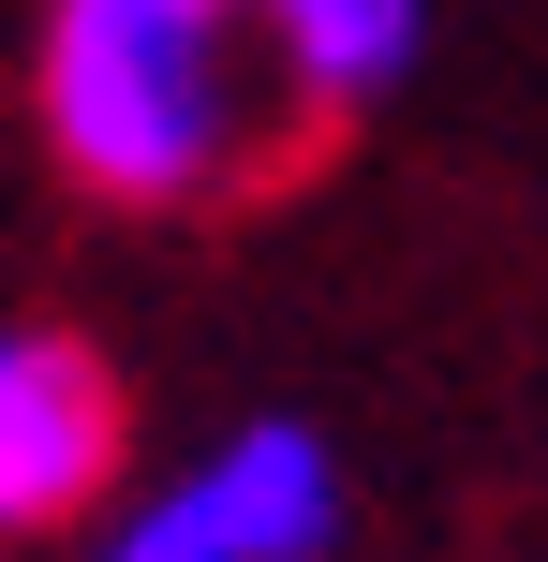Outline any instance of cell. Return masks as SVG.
I'll return each instance as SVG.
<instances>
[{"instance_id":"cell-1","label":"cell","mask_w":548,"mask_h":562,"mask_svg":"<svg viewBox=\"0 0 548 562\" xmlns=\"http://www.w3.org/2000/svg\"><path fill=\"white\" fill-rule=\"evenodd\" d=\"M267 30L237 0H59L45 15V134L89 193L193 207L267 134Z\"/></svg>"},{"instance_id":"cell-2","label":"cell","mask_w":548,"mask_h":562,"mask_svg":"<svg viewBox=\"0 0 548 562\" xmlns=\"http://www.w3.org/2000/svg\"><path fill=\"white\" fill-rule=\"evenodd\" d=\"M326 533H342V459H326V429L253 415L208 459H178V474L119 518L104 562H326Z\"/></svg>"},{"instance_id":"cell-3","label":"cell","mask_w":548,"mask_h":562,"mask_svg":"<svg viewBox=\"0 0 548 562\" xmlns=\"http://www.w3.org/2000/svg\"><path fill=\"white\" fill-rule=\"evenodd\" d=\"M119 474V385L45 326H0V533H59Z\"/></svg>"},{"instance_id":"cell-4","label":"cell","mask_w":548,"mask_h":562,"mask_svg":"<svg viewBox=\"0 0 548 562\" xmlns=\"http://www.w3.org/2000/svg\"><path fill=\"white\" fill-rule=\"evenodd\" d=\"M237 15L267 30V59H282L297 104H371V89L415 59L430 0H237Z\"/></svg>"}]
</instances>
